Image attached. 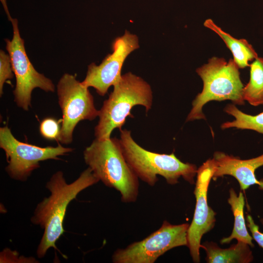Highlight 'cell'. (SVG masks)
<instances>
[{
	"mask_svg": "<svg viewBox=\"0 0 263 263\" xmlns=\"http://www.w3.org/2000/svg\"><path fill=\"white\" fill-rule=\"evenodd\" d=\"M11 59L8 54L0 50V95L3 94L4 83L14 76Z\"/></svg>",
	"mask_w": 263,
	"mask_h": 263,
	"instance_id": "obj_19",
	"label": "cell"
},
{
	"mask_svg": "<svg viewBox=\"0 0 263 263\" xmlns=\"http://www.w3.org/2000/svg\"><path fill=\"white\" fill-rule=\"evenodd\" d=\"M227 201L234 216V225L230 235L223 238L220 241L221 244H229L232 240L236 239L237 241L248 244L250 247H254L253 238L248 232L245 225L244 214L245 201L242 192L240 191L237 195L235 190L231 188L229 190Z\"/></svg>",
	"mask_w": 263,
	"mask_h": 263,
	"instance_id": "obj_15",
	"label": "cell"
},
{
	"mask_svg": "<svg viewBox=\"0 0 263 263\" xmlns=\"http://www.w3.org/2000/svg\"><path fill=\"white\" fill-rule=\"evenodd\" d=\"M83 158L99 181L120 193L123 203L136 201L139 179L123 155L119 138H95L83 151Z\"/></svg>",
	"mask_w": 263,
	"mask_h": 263,
	"instance_id": "obj_2",
	"label": "cell"
},
{
	"mask_svg": "<svg viewBox=\"0 0 263 263\" xmlns=\"http://www.w3.org/2000/svg\"><path fill=\"white\" fill-rule=\"evenodd\" d=\"M99 111V120L94 128L95 138H110L113 131L121 130L128 117L133 118L132 109L143 106L146 113L151 109L153 94L150 85L132 72L122 75Z\"/></svg>",
	"mask_w": 263,
	"mask_h": 263,
	"instance_id": "obj_4",
	"label": "cell"
},
{
	"mask_svg": "<svg viewBox=\"0 0 263 263\" xmlns=\"http://www.w3.org/2000/svg\"><path fill=\"white\" fill-rule=\"evenodd\" d=\"M0 147L4 151L8 163L5 171L14 180L25 181L39 163L49 159L59 160V156L73 151L58 144L56 147H40L20 142L5 126L0 128Z\"/></svg>",
	"mask_w": 263,
	"mask_h": 263,
	"instance_id": "obj_8",
	"label": "cell"
},
{
	"mask_svg": "<svg viewBox=\"0 0 263 263\" xmlns=\"http://www.w3.org/2000/svg\"><path fill=\"white\" fill-rule=\"evenodd\" d=\"M212 159L214 165L212 179L215 180L224 175H231L238 181L242 190L253 185H258L263 189V181L257 180L255 174L256 170L263 166V154L251 159L242 160L216 151Z\"/></svg>",
	"mask_w": 263,
	"mask_h": 263,
	"instance_id": "obj_12",
	"label": "cell"
},
{
	"mask_svg": "<svg viewBox=\"0 0 263 263\" xmlns=\"http://www.w3.org/2000/svg\"><path fill=\"white\" fill-rule=\"evenodd\" d=\"M239 67L233 59L213 56L207 64L196 69L203 82L202 91L192 103L186 122L206 119L202 108L209 101L231 100L234 104H244Z\"/></svg>",
	"mask_w": 263,
	"mask_h": 263,
	"instance_id": "obj_5",
	"label": "cell"
},
{
	"mask_svg": "<svg viewBox=\"0 0 263 263\" xmlns=\"http://www.w3.org/2000/svg\"><path fill=\"white\" fill-rule=\"evenodd\" d=\"M56 91L62 113L58 141L68 145L73 141V132L77 124L82 120H94L98 117L99 111L94 106L89 88L73 75L64 74L58 82Z\"/></svg>",
	"mask_w": 263,
	"mask_h": 263,
	"instance_id": "obj_7",
	"label": "cell"
},
{
	"mask_svg": "<svg viewBox=\"0 0 263 263\" xmlns=\"http://www.w3.org/2000/svg\"><path fill=\"white\" fill-rule=\"evenodd\" d=\"M2 5L13 31L12 39H5V41L16 79V87L13 91L14 101L19 107L28 111L31 105L33 90L38 88L46 92H54L55 86L50 79L35 69L26 54L24 41L20 35L18 19L11 16L6 1L3 2Z\"/></svg>",
	"mask_w": 263,
	"mask_h": 263,
	"instance_id": "obj_6",
	"label": "cell"
},
{
	"mask_svg": "<svg viewBox=\"0 0 263 263\" xmlns=\"http://www.w3.org/2000/svg\"><path fill=\"white\" fill-rule=\"evenodd\" d=\"M246 226L250 231L252 237L260 247L263 249V233L259 230V226L256 225L252 216L247 214L246 216Z\"/></svg>",
	"mask_w": 263,
	"mask_h": 263,
	"instance_id": "obj_20",
	"label": "cell"
},
{
	"mask_svg": "<svg viewBox=\"0 0 263 263\" xmlns=\"http://www.w3.org/2000/svg\"><path fill=\"white\" fill-rule=\"evenodd\" d=\"M250 247L241 241L227 248H221L212 241L205 242L201 245L206 251V261L208 263H250L254 259Z\"/></svg>",
	"mask_w": 263,
	"mask_h": 263,
	"instance_id": "obj_13",
	"label": "cell"
},
{
	"mask_svg": "<svg viewBox=\"0 0 263 263\" xmlns=\"http://www.w3.org/2000/svg\"><path fill=\"white\" fill-rule=\"evenodd\" d=\"M99 181L89 167L71 183H67L60 170L51 176L45 185L50 195L38 204L31 218L33 224L44 230L37 249L38 258H43L50 248L57 249L56 243L64 232L63 222L69 204L80 192Z\"/></svg>",
	"mask_w": 263,
	"mask_h": 263,
	"instance_id": "obj_1",
	"label": "cell"
},
{
	"mask_svg": "<svg viewBox=\"0 0 263 263\" xmlns=\"http://www.w3.org/2000/svg\"><path fill=\"white\" fill-rule=\"evenodd\" d=\"M214 162L209 159L197 169L194 194L196 205L192 221L188 231V247L194 263L200 261V248L203 235L213 228L216 213L208 205L207 190L214 171Z\"/></svg>",
	"mask_w": 263,
	"mask_h": 263,
	"instance_id": "obj_11",
	"label": "cell"
},
{
	"mask_svg": "<svg viewBox=\"0 0 263 263\" xmlns=\"http://www.w3.org/2000/svg\"><path fill=\"white\" fill-rule=\"evenodd\" d=\"M62 120L52 117L43 119L40 123L39 132L41 135L49 140H58L61 131L60 123Z\"/></svg>",
	"mask_w": 263,
	"mask_h": 263,
	"instance_id": "obj_18",
	"label": "cell"
},
{
	"mask_svg": "<svg viewBox=\"0 0 263 263\" xmlns=\"http://www.w3.org/2000/svg\"><path fill=\"white\" fill-rule=\"evenodd\" d=\"M225 113L234 116L235 120L223 123L222 129L236 128L251 130L263 134V112L256 115L244 113L234 104L227 105L224 109Z\"/></svg>",
	"mask_w": 263,
	"mask_h": 263,
	"instance_id": "obj_17",
	"label": "cell"
},
{
	"mask_svg": "<svg viewBox=\"0 0 263 263\" xmlns=\"http://www.w3.org/2000/svg\"><path fill=\"white\" fill-rule=\"evenodd\" d=\"M250 67V79L243 88V97L250 105L257 106L263 104V58L258 57Z\"/></svg>",
	"mask_w": 263,
	"mask_h": 263,
	"instance_id": "obj_16",
	"label": "cell"
},
{
	"mask_svg": "<svg viewBox=\"0 0 263 263\" xmlns=\"http://www.w3.org/2000/svg\"><path fill=\"white\" fill-rule=\"evenodd\" d=\"M120 132L123 155L139 179L151 187L158 182V175L169 185L177 184L180 177L190 184L195 183L198 169L195 165L182 162L174 152L165 154L147 150L136 142L130 131L121 129Z\"/></svg>",
	"mask_w": 263,
	"mask_h": 263,
	"instance_id": "obj_3",
	"label": "cell"
},
{
	"mask_svg": "<svg viewBox=\"0 0 263 263\" xmlns=\"http://www.w3.org/2000/svg\"><path fill=\"white\" fill-rule=\"evenodd\" d=\"M260 222L262 225H263V218H262L260 219Z\"/></svg>",
	"mask_w": 263,
	"mask_h": 263,
	"instance_id": "obj_21",
	"label": "cell"
},
{
	"mask_svg": "<svg viewBox=\"0 0 263 263\" xmlns=\"http://www.w3.org/2000/svg\"><path fill=\"white\" fill-rule=\"evenodd\" d=\"M188 223L172 225L164 221L160 227L143 240L115 250L113 263H154L168 251L188 246Z\"/></svg>",
	"mask_w": 263,
	"mask_h": 263,
	"instance_id": "obj_9",
	"label": "cell"
},
{
	"mask_svg": "<svg viewBox=\"0 0 263 263\" xmlns=\"http://www.w3.org/2000/svg\"><path fill=\"white\" fill-rule=\"evenodd\" d=\"M139 48L138 37L126 30L122 36L113 42V53L108 54L98 65L92 63L88 66L85 86L94 88L100 96H104L109 88L113 86L121 76V69L127 56Z\"/></svg>",
	"mask_w": 263,
	"mask_h": 263,
	"instance_id": "obj_10",
	"label": "cell"
},
{
	"mask_svg": "<svg viewBox=\"0 0 263 263\" xmlns=\"http://www.w3.org/2000/svg\"><path fill=\"white\" fill-rule=\"evenodd\" d=\"M204 25L216 33L231 51L233 60L239 68L250 66L249 61L257 58L258 54L245 39H237L223 31L210 19H206Z\"/></svg>",
	"mask_w": 263,
	"mask_h": 263,
	"instance_id": "obj_14",
	"label": "cell"
}]
</instances>
